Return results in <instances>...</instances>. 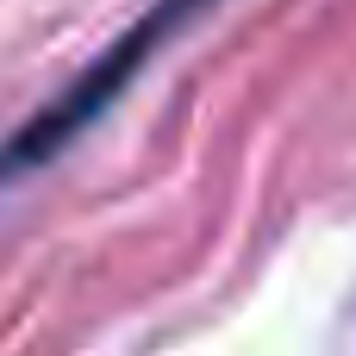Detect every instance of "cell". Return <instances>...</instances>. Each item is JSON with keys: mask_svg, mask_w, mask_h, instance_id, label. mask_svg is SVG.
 Returning <instances> with one entry per match:
<instances>
[{"mask_svg": "<svg viewBox=\"0 0 356 356\" xmlns=\"http://www.w3.org/2000/svg\"><path fill=\"white\" fill-rule=\"evenodd\" d=\"M194 6H200V0H156V13H144V19H138V25H131V31H125V38H119V44H113V50L69 88V94H56L19 138H6V144H0V188L19 181V175H31V169L50 163L81 125H94V119L113 106V94L138 75V63H144L169 31H181V19H188Z\"/></svg>", "mask_w": 356, "mask_h": 356, "instance_id": "1", "label": "cell"}]
</instances>
